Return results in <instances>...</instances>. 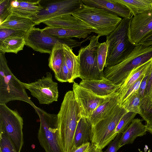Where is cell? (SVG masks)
<instances>
[{
  "mask_svg": "<svg viewBox=\"0 0 152 152\" xmlns=\"http://www.w3.org/2000/svg\"><path fill=\"white\" fill-rule=\"evenodd\" d=\"M73 91L81 115L89 119L94 111L99 105L109 101L117 94L102 97L96 95L78 83L74 82Z\"/></svg>",
  "mask_w": 152,
  "mask_h": 152,
  "instance_id": "obj_12",
  "label": "cell"
},
{
  "mask_svg": "<svg viewBox=\"0 0 152 152\" xmlns=\"http://www.w3.org/2000/svg\"><path fill=\"white\" fill-rule=\"evenodd\" d=\"M42 23L49 27L86 30L96 33L94 29L71 14L58 16Z\"/></svg>",
  "mask_w": 152,
  "mask_h": 152,
  "instance_id": "obj_16",
  "label": "cell"
},
{
  "mask_svg": "<svg viewBox=\"0 0 152 152\" xmlns=\"http://www.w3.org/2000/svg\"><path fill=\"white\" fill-rule=\"evenodd\" d=\"M87 152H103V151L102 149L91 143H90L89 148Z\"/></svg>",
  "mask_w": 152,
  "mask_h": 152,
  "instance_id": "obj_43",
  "label": "cell"
},
{
  "mask_svg": "<svg viewBox=\"0 0 152 152\" xmlns=\"http://www.w3.org/2000/svg\"><path fill=\"white\" fill-rule=\"evenodd\" d=\"M139 44L146 46L152 45V34L140 42Z\"/></svg>",
  "mask_w": 152,
  "mask_h": 152,
  "instance_id": "obj_42",
  "label": "cell"
},
{
  "mask_svg": "<svg viewBox=\"0 0 152 152\" xmlns=\"http://www.w3.org/2000/svg\"><path fill=\"white\" fill-rule=\"evenodd\" d=\"M119 96L117 92L110 100L98 107L89 119L92 126L107 117L119 104Z\"/></svg>",
  "mask_w": 152,
  "mask_h": 152,
  "instance_id": "obj_20",
  "label": "cell"
},
{
  "mask_svg": "<svg viewBox=\"0 0 152 152\" xmlns=\"http://www.w3.org/2000/svg\"><path fill=\"white\" fill-rule=\"evenodd\" d=\"M152 58V45L139 44L119 64L105 68L103 73L105 78L114 84H119L123 81L134 68Z\"/></svg>",
  "mask_w": 152,
  "mask_h": 152,
  "instance_id": "obj_3",
  "label": "cell"
},
{
  "mask_svg": "<svg viewBox=\"0 0 152 152\" xmlns=\"http://www.w3.org/2000/svg\"><path fill=\"white\" fill-rule=\"evenodd\" d=\"M90 143V142L87 143L78 147L73 146L69 152H87Z\"/></svg>",
  "mask_w": 152,
  "mask_h": 152,
  "instance_id": "obj_41",
  "label": "cell"
},
{
  "mask_svg": "<svg viewBox=\"0 0 152 152\" xmlns=\"http://www.w3.org/2000/svg\"><path fill=\"white\" fill-rule=\"evenodd\" d=\"M152 34V9L143 14L132 17L129 24L128 36L134 46Z\"/></svg>",
  "mask_w": 152,
  "mask_h": 152,
  "instance_id": "obj_14",
  "label": "cell"
},
{
  "mask_svg": "<svg viewBox=\"0 0 152 152\" xmlns=\"http://www.w3.org/2000/svg\"><path fill=\"white\" fill-rule=\"evenodd\" d=\"M0 52V104L19 100L28 103L34 108L36 106L26 92L23 83L9 68L4 55Z\"/></svg>",
  "mask_w": 152,
  "mask_h": 152,
  "instance_id": "obj_5",
  "label": "cell"
},
{
  "mask_svg": "<svg viewBox=\"0 0 152 152\" xmlns=\"http://www.w3.org/2000/svg\"><path fill=\"white\" fill-rule=\"evenodd\" d=\"M152 59L134 68L127 77L120 83L121 86L117 92L119 94V98L142 76L146 74L151 64Z\"/></svg>",
  "mask_w": 152,
  "mask_h": 152,
  "instance_id": "obj_23",
  "label": "cell"
},
{
  "mask_svg": "<svg viewBox=\"0 0 152 152\" xmlns=\"http://www.w3.org/2000/svg\"><path fill=\"white\" fill-rule=\"evenodd\" d=\"M55 78L60 82H69V83L70 80V74L64 59L59 72L55 74Z\"/></svg>",
  "mask_w": 152,
  "mask_h": 152,
  "instance_id": "obj_34",
  "label": "cell"
},
{
  "mask_svg": "<svg viewBox=\"0 0 152 152\" xmlns=\"http://www.w3.org/2000/svg\"><path fill=\"white\" fill-rule=\"evenodd\" d=\"M72 15L94 29L95 34L99 37L109 34L122 20L118 15L107 11L84 4Z\"/></svg>",
  "mask_w": 152,
  "mask_h": 152,
  "instance_id": "obj_4",
  "label": "cell"
},
{
  "mask_svg": "<svg viewBox=\"0 0 152 152\" xmlns=\"http://www.w3.org/2000/svg\"><path fill=\"white\" fill-rule=\"evenodd\" d=\"M82 0H63L53 1L48 3L33 19L35 25L61 15L71 14L80 8Z\"/></svg>",
  "mask_w": 152,
  "mask_h": 152,
  "instance_id": "obj_13",
  "label": "cell"
},
{
  "mask_svg": "<svg viewBox=\"0 0 152 152\" xmlns=\"http://www.w3.org/2000/svg\"><path fill=\"white\" fill-rule=\"evenodd\" d=\"M64 59L69 70L70 80L69 83L74 82L76 78L80 77V68L77 56L73 53L72 48L65 44H63Z\"/></svg>",
  "mask_w": 152,
  "mask_h": 152,
  "instance_id": "obj_25",
  "label": "cell"
},
{
  "mask_svg": "<svg viewBox=\"0 0 152 152\" xmlns=\"http://www.w3.org/2000/svg\"><path fill=\"white\" fill-rule=\"evenodd\" d=\"M145 96L149 97L152 102V59L150 67V74L145 91Z\"/></svg>",
  "mask_w": 152,
  "mask_h": 152,
  "instance_id": "obj_40",
  "label": "cell"
},
{
  "mask_svg": "<svg viewBox=\"0 0 152 152\" xmlns=\"http://www.w3.org/2000/svg\"><path fill=\"white\" fill-rule=\"evenodd\" d=\"M23 118L17 110L0 104V130L6 133L17 152H20L23 144Z\"/></svg>",
  "mask_w": 152,
  "mask_h": 152,
  "instance_id": "obj_10",
  "label": "cell"
},
{
  "mask_svg": "<svg viewBox=\"0 0 152 152\" xmlns=\"http://www.w3.org/2000/svg\"><path fill=\"white\" fill-rule=\"evenodd\" d=\"M26 45L25 36H13L0 41V52L17 54Z\"/></svg>",
  "mask_w": 152,
  "mask_h": 152,
  "instance_id": "obj_26",
  "label": "cell"
},
{
  "mask_svg": "<svg viewBox=\"0 0 152 152\" xmlns=\"http://www.w3.org/2000/svg\"><path fill=\"white\" fill-rule=\"evenodd\" d=\"M147 131L146 126L142 124V120L134 119L123 133L119 143V148L126 144L132 143L137 137L145 134Z\"/></svg>",
  "mask_w": 152,
  "mask_h": 152,
  "instance_id": "obj_19",
  "label": "cell"
},
{
  "mask_svg": "<svg viewBox=\"0 0 152 152\" xmlns=\"http://www.w3.org/2000/svg\"><path fill=\"white\" fill-rule=\"evenodd\" d=\"M41 0H10L8 11L10 14L33 20L44 8Z\"/></svg>",
  "mask_w": 152,
  "mask_h": 152,
  "instance_id": "obj_15",
  "label": "cell"
},
{
  "mask_svg": "<svg viewBox=\"0 0 152 152\" xmlns=\"http://www.w3.org/2000/svg\"><path fill=\"white\" fill-rule=\"evenodd\" d=\"M136 113L129 112L125 114L119 121L114 132V135L115 137L120 133H123L129 126L137 114Z\"/></svg>",
  "mask_w": 152,
  "mask_h": 152,
  "instance_id": "obj_31",
  "label": "cell"
},
{
  "mask_svg": "<svg viewBox=\"0 0 152 152\" xmlns=\"http://www.w3.org/2000/svg\"><path fill=\"white\" fill-rule=\"evenodd\" d=\"M45 33L54 37L61 38L75 37L80 39L86 38L92 32L82 30L47 26L42 29Z\"/></svg>",
  "mask_w": 152,
  "mask_h": 152,
  "instance_id": "obj_24",
  "label": "cell"
},
{
  "mask_svg": "<svg viewBox=\"0 0 152 152\" xmlns=\"http://www.w3.org/2000/svg\"><path fill=\"white\" fill-rule=\"evenodd\" d=\"M145 75L142 76L134 84L129 88L124 95L119 98V104L120 105L123 101L127 97L135 92L139 90L141 83Z\"/></svg>",
  "mask_w": 152,
  "mask_h": 152,
  "instance_id": "obj_35",
  "label": "cell"
},
{
  "mask_svg": "<svg viewBox=\"0 0 152 152\" xmlns=\"http://www.w3.org/2000/svg\"><path fill=\"white\" fill-rule=\"evenodd\" d=\"M131 18L122 19L116 28L106 36L107 53L106 67L113 66L121 62L135 47L130 41L128 36Z\"/></svg>",
  "mask_w": 152,
  "mask_h": 152,
  "instance_id": "obj_2",
  "label": "cell"
},
{
  "mask_svg": "<svg viewBox=\"0 0 152 152\" xmlns=\"http://www.w3.org/2000/svg\"><path fill=\"white\" fill-rule=\"evenodd\" d=\"M10 0H1L0 1V23L3 21L10 14L8 11Z\"/></svg>",
  "mask_w": 152,
  "mask_h": 152,
  "instance_id": "obj_37",
  "label": "cell"
},
{
  "mask_svg": "<svg viewBox=\"0 0 152 152\" xmlns=\"http://www.w3.org/2000/svg\"><path fill=\"white\" fill-rule=\"evenodd\" d=\"M34 26L32 19L10 14L0 23V28L13 29L26 33Z\"/></svg>",
  "mask_w": 152,
  "mask_h": 152,
  "instance_id": "obj_21",
  "label": "cell"
},
{
  "mask_svg": "<svg viewBox=\"0 0 152 152\" xmlns=\"http://www.w3.org/2000/svg\"><path fill=\"white\" fill-rule=\"evenodd\" d=\"M127 112L118 104L106 118L92 126L91 142L102 150L115 138V129L122 117Z\"/></svg>",
  "mask_w": 152,
  "mask_h": 152,
  "instance_id": "obj_9",
  "label": "cell"
},
{
  "mask_svg": "<svg viewBox=\"0 0 152 152\" xmlns=\"http://www.w3.org/2000/svg\"><path fill=\"white\" fill-rule=\"evenodd\" d=\"M141 99L138 90L127 97L120 105L127 112H133L140 115L141 114L140 108Z\"/></svg>",
  "mask_w": 152,
  "mask_h": 152,
  "instance_id": "obj_29",
  "label": "cell"
},
{
  "mask_svg": "<svg viewBox=\"0 0 152 152\" xmlns=\"http://www.w3.org/2000/svg\"><path fill=\"white\" fill-rule=\"evenodd\" d=\"M122 134H118L114 140L110 144L107 149L103 152H116L120 148L119 143Z\"/></svg>",
  "mask_w": 152,
  "mask_h": 152,
  "instance_id": "obj_38",
  "label": "cell"
},
{
  "mask_svg": "<svg viewBox=\"0 0 152 152\" xmlns=\"http://www.w3.org/2000/svg\"><path fill=\"white\" fill-rule=\"evenodd\" d=\"M34 108L39 119L38 139L41 146L46 152H64L58 137L57 115L47 113L36 106Z\"/></svg>",
  "mask_w": 152,
  "mask_h": 152,
  "instance_id": "obj_6",
  "label": "cell"
},
{
  "mask_svg": "<svg viewBox=\"0 0 152 152\" xmlns=\"http://www.w3.org/2000/svg\"><path fill=\"white\" fill-rule=\"evenodd\" d=\"M0 152H17L7 134L1 130H0Z\"/></svg>",
  "mask_w": 152,
  "mask_h": 152,
  "instance_id": "obj_33",
  "label": "cell"
},
{
  "mask_svg": "<svg viewBox=\"0 0 152 152\" xmlns=\"http://www.w3.org/2000/svg\"><path fill=\"white\" fill-rule=\"evenodd\" d=\"M141 114L140 115L146 123L152 122V102L149 97L145 96L140 102Z\"/></svg>",
  "mask_w": 152,
  "mask_h": 152,
  "instance_id": "obj_30",
  "label": "cell"
},
{
  "mask_svg": "<svg viewBox=\"0 0 152 152\" xmlns=\"http://www.w3.org/2000/svg\"><path fill=\"white\" fill-rule=\"evenodd\" d=\"M146 125L147 127V131L152 134V122L146 123Z\"/></svg>",
  "mask_w": 152,
  "mask_h": 152,
  "instance_id": "obj_44",
  "label": "cell"
},
{
  "mask_svg": "<svg viewBox=\"0 0 152 152\" xmlns=\"http://www.w3.org/2000/svg\"><path fill=\"white\" fill-rule=\"evenodd\" d=\"M100 37L91 36L88 45L81 48L77 55L80 77L83 80H99L104 78L103 71L99 70L97 61V51L100 43Z\"/></svg>",
  "mask_w": 152,
  "mask_h": 152,
  "instance_id": "obj_7",
  "label": "cell"
},
{
  "mask_svg": "<svg viewBox=\"0 0 152 152\" xmlns=\"http://www.w3.org/2000/svg\"><path fill=\"white\" fill-rule=\"evenodd\" d=\"M127 7L132 16L144 13L152 9V0H115Z\"/></svg>",
  "mask_w": 152,
  "mask_h": 152,
  "instance_id": "obj_27",
  "label": "cell"
},
{
  "mask_svg": "<svg viewBox=\"0 0 152 152\" xmlns=\"http://www.w3.org/2000/svg\"><path fill=\"white\" fill-rule=\"evenodd\" d=\"M90 37L79 42L72 38L54 37L45 33L42 29L34 27L31 28L25 36L26 45L35 51L50 54L56 45L64 44L72 48L80 46L82 44L88 39Z\"/></svg>",
  "mask_w": 152,
  "mask_h": 152,
  "instance_id": "obj_8",
  "label": "cell"
},
{
  "mask_svg": "<svg viewBox=\"0 0 152 152\" xmlns=\"http://www.w3.org/2000/svg\"><path fill=\"white\" fill-rule=\"evenodd\" d=\"M107 45L106 42L100 43L97 51V61L99 70L103 71L106 67V61L107 56Z\"/></svg>",
  "mask_w": 152,
  "mask_h": 152,
  "instance_id": "obj_32",
  "label": "cell"
},
{
  "mask_svg": "<svg viewBox=\"0 0 152 152\" xmlns=\"http://www.w3.org/2000/svg\"><path fill=\"white\" fill-rule=\"evenodd\" d=\"M79 85L96 95L102 97L113 95L119 90L121 84H116L105 78L99 80H82Z\"/></svg>",
  "mask_w": 152,
  "mask_h": 152,
  "instance_id": "obj_17",
  "label": "cell"
},
{
  "mask_svg": "<svg viewBox=\"0 0 152 152\" xmlns=\"http://www.w3.org/2000/svg\"><path fill=\"white\" fill-rule=\"evenodd\" d=\"M88 6L102 9L123 18L132 17L130 10L115 0H82Z\"/></svg>",
  "mask_w": 152,
  "mask_h": 152,
  "instance_id": "obj_18",
  "label": "cell"
},
{
  "mask_svg": "<svg viewBox=\"0 0 152 152\" xmlns=\"http://www.w3.org/2000/svg\"><path fill=\"white\" fill-rule=\"evenodd\" d=\"M92 125L88 118L82 117L75 131L73 146L79 147L91 140Z\"/></svg>",
  "mask_w": 152,
  "mask_h": 152,
  "instance_id": "obj_22",
  "label": "cell"
},
{
  "mask_svg": "<svg viewBox=\"0 0 152 152\" xmlns=\"http://www.w3.org/2000/svg\"><path fill=\"white\" fill-rule=\"evenodd\" d=\"M26 33L13 29L0 28V41L7 37L16 36H25Z\"/></svg>",
  "mask_w": 152,
  "mask_h": 152,
  "instance_id": "obj_36",
  "label": "cell"
},
{
  "mask_svg": "<svg viewBox=\"0 0 152 152\" xmlns=\"http://www.w3.org/2000/svg\"><path fill=\"white\" fill-rule=\"evenodd\" d=\"M46 75L33 82L23 83L40 104H49L58 101V86L57 83L53 81L50 72H47Z\"/></svg>",
  "mask_w": 152,
  "mask_h": 152,
  "instance_id": "obj_11",
  "label": "cell"
},
{
  "mask_svg": "<svg viewBox=\"0 0 152 152\" xmlns=\"http://www.w3.org/2000/svg\"><path fill=\"white\" fill-rule=\"evenodd\" d=\"M150 66L142 80L138 90L139 94L142 98L145 95V91L146 88L147 82L150 74Z\"/></svg>",
  "mask_w": 152,
  "mask_h": 152,
  "instance_id": "obj_39",
  "label": "cell"
},
{
  "mask_svg": "<svg viewBox=\"0 0 152 152\" xmlns=\"http://www.w3.org/2000/svg\"><path fill=\"white\" fill-rule=\"evenodd\" d=\"M64 58L63 44H57L53 48L48 59V66L55 74L58 73Z\"/></svg>",
  "mask_w": 152,
  "mask_h": 152,
  "instance_id": "obj_28",
  "label": "cell"
},
{
  "mask_svg": "<svg viewBox=\"0 0 152 152\" xmlns=\"http://www.w3.org/2000/svg\"><path fill=\"white\" fill-rule=\"evenodd\" d=\"M57 115L60 143L64 152H69L73 147L77 125L82 117L72 91L65 94Z\"/></svg>",
  "mask_w": 152,
  "mask_h": 152,
  "instance_id": "obj_1",
  "label": "cell"
}]
</instances>
